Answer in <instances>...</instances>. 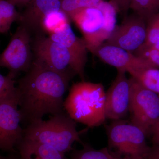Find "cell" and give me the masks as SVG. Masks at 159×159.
<instances>
[{
  "mask_svg": "<svg viewBox=\"0 0 159 159\" xmlns=\"http://www.w3.org/2000/svg\"><path fill=\"white\" fill-rule=\"evenodd\" d=\"M18 80V105L21 122L28 125L47 114L62 112L63 97L74 73H62L33 62Z\"/></svg>",
  "mask_w": 159,
  "mask_h": 159,
  "instance_id": "6da1fadb",
  "label": "cell"
},
{
  "mask_svg": "<svg viewBox=\"0 0 159 159\" xmlns=\"http://www.w3.org/2000/svg\"><path fill=\"white\" fill-rule=\"evenodd\" d=\"M106 92L102 83H74L64 102V108L75 122L88 127L99 126L106 120Z\"/></svg>",
  "mask_w": 159,
  "mask_h": 159,
  "instance_id": "7a4b0ae2",
  "label": "cell"
},
{
  "mask_svg": "<svg viewBox=\"0 0 159 159\" xmlns=\"http://www.w3.org/2000/svg\"><path fill=\"white\" fill-rule=\"evenodd\" d=\"M76 122L62 112L46 121L41 119L29 124L24 129V138L48 145L65 153L73 150L74 142L83 144L80 138L83 131H77Z\"/></svg>",
  "mask_w": 159,
  "mask_h": 159,
  "instance_id": "3957f363",
  "label": "cell"
},
{
  "mask_svg": "<svg viewBox=\"0 0 159 159\" xmlns=\"http://www.w3.org/2000/svg\"><path fill=\"white\" fill-rule=\"evenodd\" d=\"M116 9L110 2L99 7L86 8L70 17L83 34L89 51L105 42L116 25Z\"/></svg>",
  "mask_w": 159,
  "mask_h": 159,
  "instance_id": "277c9868",
  "label": "cell"
},
{
  "mask_svg": "<svg viewBox=\"0 0 159 159\" xmlns=\"http://www.w3.org/2000/svg\"><path fill=\"white\" fill-rule=\"evenodd\" d=\"M108 148L117 157L126 159H146L150 146L146 134L137 125L122 119L114 120L106 126Z\"/></svg>",
  "mask_w": 159,
  "mask_h": 159,
  "instance_id": "5b68a950",
  "label": "cell"
},
{
  "mask_svg": "<svg viewBox=\"0 0 159 159\" xmlns=\"http://www.w3.org/2000/svg\"><path fill=\"white\" fill-rule=\"evenodd\" d=\"M130 79L131 122L148 136L159 120V96L143 87L131 77Z\"/></svg>",
  "mask_w": 159,
  "mask_h": 159,
  "instance_id": "8992f818",
  "label": "cell"
},
{
  "mask_svg": "<svg viewBox=\"0 0 159 159\" xmlns=\"http://www.w3.org/2000/svg\"><path fill=\"white\" fill-rule=\"evenodd\" d=\"M33 62L60 73H74V60L68 49L45 34L32 36Z\"/></svg>",
  "mask_w": 159,
  "mask_h": 159,
  "instance_id": "52a82bcc",
  "label": "cell"
},
{
  "mask_svg": "<svg viewBox=\"0 0 159 159\" xmlns=\"http://www.w3.org/2000/svg\"><path fill=\"white\" fill-rule=\"evenodd\" d=\"M32 36L28 29L20 25L1 54L0 66L9 69L15 77L21 72H28L33 63Z\"/></svg>",
  "mask_w": 159,
  "mask_h": 159,
  "instance_id": "ba28073f",
  "label": "cell"
},
{
  "mask_svg": "<svg viewBox=\"0 0 159 159\" xmlns=\"http://www.w3.org/2000/svg\"><path fill=\"white\" fill-rule=\"evenodd\" d=\"M146 38V20L134 13L125 16L105 43L133 53L145 43Z\"/></svg>",
  "mask_w": 159,
  "mask_h": 159,
  "instance_id": "9c48e42d",
  "label": "cell"
},
{
  "mask_svg": "<svg viewBox=\"0 0 159 159\" xmlns=\"http://www.w3.org/2000/svg\"><path fill=\"white\" fill-rule=\"evenodd\" d=\"M18 106L16 102H0V148L4 151L15 152V147L24 138Z\"/></svg>",
  "mask_w": 159,
  "mask_h": 159,
  "instance_id": "30bf717a",
  "label": "cell"
},
{
  "mask_svg": "<svg viewBox=\"0 0 159 159\" xmlns=\"http://www.w3.org/2000/svg\"><path fill=\"white\" fill-rule=\"evenodd\" d=\"M125 72L118 71L116 77L106 92L105 114L107 119H122L129 110L131 83Z\"/></svg>",
  "mask_w": 159,
  "mask_h": 159,
  "instance_id": "8fae6325",
  "label": "cell"
},
{
  "mask_svg": "<svg viewBox=\"0 0 159 159\" xmlns=\"http://www.w3.org/2000/svg\"><path fill=\"white\" fill-rule=\"evenodd\" d=\"M89 51L118 71L129 73L133 70L151 67L133 53L105 42L90 49Z\"/></svg>",
  "mask_w": 159,
  "mask_h": 159,
  "instance_id": "7c38bea8",
  "label": "cell"
},
{
  "mask_svg": "<svg viewBox=\"0 0 159 159\" xmlns=\"http://www.w3.org/2000/svg\"><path fill=\"white\" fill-rule=\"evenodd\" d=\"M48 36L67 48L74 60V72L79 75L82 81H85L84 68L87 62L89 50L84 39L75 34L70 23H66Z\"/></svg>",
  "mask_w": 159,
  "mask_h": 159,
  "instance_id": "4fadbf2b",
  "label": "cell"
},
{
  "mask_svg": "<svg viewBox=\"0 0 159 159\" xmlns=\"http://www.w3.org/2000/svg\"><path fill=\"white\" fill-rule=\"evenodd\" d=\"M61 0H31L21 13L20 25L33 36L44 34L42 29L43 20L52 12L61 10Z\"/></svg>",
  "mask_w": 159,
  "mask_h": 159,
  "instance_id": "5bb4252c",
  "label": "cell"
},
{
  "mask_svg": "<svg viewBox=\"0 0 159 159\" xmlns=\"http://www.w3.org/2000/svg\"><path fill=\"white\" fill-rule=\"evenodd\" d=\"M16 147L20 159H68L51 146L24 138Z\"/></svg>",
  "mask_w": 159,
  "mask_h": 159,
  "instance_id": "9a60e30c",
  "label": "cell"
},
{
  "mask_svg": "<svg viewBox=\"0 0 159 159\" xmlns=\"http://www.w3.org/2000/svg\"><path fill=\"white\" fill-rule=\"evenodd\" d=\"M129 74L143 87L159 94V69L143 68L133 70Z\"/></svg>",
  "mask_w": 159,
  "mask_h": 159,
  "instance_id": "2e32d148",
  "label": "cell"
},
{
  "mask_svg": "<svg viewBox=\"0 0 159 159\" xmlns=\"http://www.w3.org/2000/svg\"><path fill=\"white\" fill-rule=\"evenodd\" d=\"M21 13L16 9V6L10 0H0V32L7 33L12 23L20 22Z\"/></svg>",
  "mask_w": 159,
  "mask_h": 159,
  "instance_id": "e0dca14e",
  "label": "cell"
},
{
  "mask_svg": "<svg viewBox=\"0 0 159 159\" xmlns=\"http://www.w3.org/2000/svg\"><path fill=\"white\" fill-rule=\"evenodd\" d=\"M82 145V149L72 150L70 159H126L114 155L108 147L96 149L88 143L84 142Z\"/></svg>",
  "mask_w": 159,
  "mask_h": 159,
  "instance_id": "ac0fdd59",
  "label": "cell"
},
{
  "mask_svg": "<svg viewBox=\"0 0 159 159\" xmlns=\"http://www.w3.org/2000/svg\"><path fill=\"white\" fill-rule=\"evenodd\" d=\"M15 76L10 73L6 76L0 74V102L18 103V90L15 86Z\"/></svg>",
  "mask_w": 159,
  "mask_h": 159,
  "instance_id": "d6986e66",
  "label": "cell"
},
{
  "mask_svg": "<svg viewBox=\"0 0 159 159\" xmlns=\"http://www.w3.org/2000/svg\"><path fill=\"white\" fill-rule=\"evenodd\" d=\"M130 9L146 21L159 12V0H131Z\"/></svg>",
  "mask_w": 159,
  "mask_h": 159,
  "instance_id": "ffe728a7",
  "label": "cell"
},
{
  "mask_svg": "<svg viewBox=\"0 0 159 159\" xmlns=\"http://www.w3.org/2000/svg\"><path fill=\"white\" fill-rule=\"evenodd\" d=\"M71 20L61 9L49 14L43 20L42 29L43 34L48 35L53 34L66 23H70Z\"/></svg>",
  "mask_w": 159,
  "mask_h": 159,
  "instance_id": "44dd1931",
  "label": "cell"
},
{
  "mask_svg": "<svg viewBox=\"0 0 159 159\" xmlns=\"http://www.w3.org/2000/svg\"><path fill=\"white\" fill-rule=\"evenodd\" d=\"M103 2L104 0H61V9L70 18L71 16L83 9L99 7Z\"/></svg>",
  "mask_w": 159,
  "mask_h": 159,
  "instance_id": "7402d4cb",
  "label": "cell"
},
{
  "mask_svg": "<svg viewBox=\"0 0 159 159\" xmlns=\"http://www.w3.org/2000/svg\"><path fill=\"white\" fill-rule=\"evenodd\" d=\"M151 67L159 69V51L153 46L144 43L133 53Z\"/></svg>",
  "mask_w": 159,
  "mask_h": 159,
  "instance_id": "603a6c76",
  "label": "cell"
},
{
  "mask_svg": "<svg viewBox=\"0 0 159 159\" xmlns=\"http://www.w3.org/2000/svg\"><path fill=\"white\" fill-rule=\"evenodd\" d=\"M144 43L149 45L159 44V12L146 20V38Z\"/></svg>",
  "mask_w": 159,
  "mask_h": 159,
  "instance_id": "cb8c5ba5",
  "label": "cell"
},
{
  "mask_svg": "<svg viewBox=\"0 0 159 159\" xmlns=\"http://www.w3.org/2000/svg\"><path fill=\"white\" fill-rule=\"evenodd\" d=\"M109 2L116 8L117 12L125 15L130 9L131 0H110Z\"/></svg>",
  "mask_w": 159,
  "mask_h": 159,
  "instance_id": "d4e9b609",
  "label": "cell"
},
{
  "mask_svg": "<svg viewBox=\"0 0 159 159\" xmlns=\"http://www.w3.org/2000/svg\"><path fill=\"white\" fill-rule=\"evenodd\" d=\"M146 159H159V146L153 145L151 146Z\"/></svg>",
  "mask_w": 159,
  "mask_h": 159,
  "instance_id": "484cf974",
  "label": "cell"
},
{
  "mask_svg": "<svg viewBox=\"0 0 159 159\" xmlns=\"http://www.w3.org/2000/svg\"><path fill=\"white\" fill-rule=\"evenodd\" d=\"M152 142L153 145L159 146V120L152 129Z\"/></svg>",
  "mask_w": 159,
  "mask_h": 159,
  "instance_id": "4316f807",
  "label": "cell"
},
{
  "mask_svg": "<svg viewBox=\"0 0 159 159\" xmlns=\"http://www.w3.org/2000/svg\"><path fill=\"white\" fill-rule=\"evenodd\" d=\"M16 6H26L31 0H10Z\"/></svg>",
  "mask_w": 159,
  "mask_h": 159,
  "instance_id": "83f0119b",
  "label": "cell"
},
{
  "mask_svg": "<svg viewBox=\"0 0 159 159\" xmlns=\"http://www.w3.org/2000/svg\"><path fill=\"white\" fill-rule=\"evenodd\" d=\"M0 159H20V157H18L13 155L7 157H4L1 156Z\"/></svg>",
  "mask_w": 159,
  "mask_h": 159,
  "instance_id": "f1b7e54d",
  "label": "cell"
},
{
  "mask_svg": "<svg viewBox=\"0 0 159 159\" xmlns=\"http://www.w3.org/2000/svg\"><path fill=\"white\" fill-rule=\"evenodd\" d=\"M153 46L154 48H155L156 49H157V50H158L159 51V44H157L153 45H151Z\"/></svg>",
  "mask_w": 159,
  "mask_h": 159,
  "instance_id": "f546056e",
  "label": "cell"
},
{
  "mask_svg": "<svg viewBox=\"0 0 159 159\" xmlns=\"http://www.w3.org/2000/svg\"><path fill=\"white\" fill-rule=\"evenodd\" d=\"M158 95H159V94H158Z\"/></svg>",
  "mask_w": 159,
  "mask_h": 159,
  "instance_id": "4dcf8cb0",
  "label": "cell"
}]
</instances>
